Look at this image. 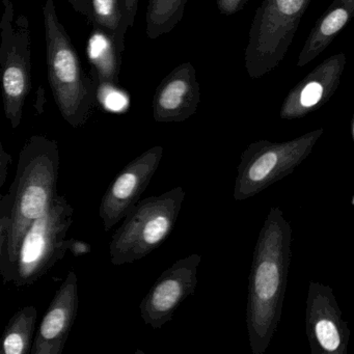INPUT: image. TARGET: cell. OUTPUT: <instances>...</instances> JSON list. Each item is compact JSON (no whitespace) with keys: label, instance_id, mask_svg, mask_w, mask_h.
Returning <instances> with one entry per match:
<instances>
[{"label":"cell","instance_id":"6","mask_svg":"<svg viewBox=\"0 0 354 354\" xmlns=\"http://www.w3.org/2000/svg\"><path fill=\"white\" fill-rule=\"evenodd\" d=\"M312 0H263L250 26L245 69L259 80L281 63Z\"/></svg>","mask_w":354,"mask_h":354},{"label":"cell","instance_id":"17","mask_svg":"<svg viewBox=\"0 0 354 354\" xmlns=\"http://www.w3.org/2000/svg\"><path fill=\"white\" fill-rule=\"evenodd\" d=\"M37 316L35 306H24L15 313L0 337V354H30Z\"/></svg>","mask_w":354,"mask_h":354},{"label":"cell","instance_id":"15","mask_svg":"<svg viewBox=\"0 0 354 354\" xmlns=\"http://www.w3.org/2000/svg\"><path fill=\"white\" fill-rule=\"evenodd\" d=\"M353 14L354 0H333L310 30L298 57L297 67H304L320 55L349 24Z\"/></svg>","mask_w":354,"mask_h":354},{"label":"cell","instance_id":"14","mask_svg":"<svg viewBox=\"0 0 354 354\" xmlns=\"http://www.w3.org/2000/svg\"><path fill=\"white\" fill-rule=\"evenodd\" d=\"M201 100L196 71L190 63L176 67L163 78L153 98V118L158 123H179L196 113Z\"/></svg>","mask_w":354,"mask_h":354},{"label":"cell","instance_id":"8","mask_svg":"<svg viewBox=\"0 0 354 354\" xmlns=\"http://www.w3.org/2000/svg\"><path fill=\"white\" fill-rule=\"evenodd\" d=\"M324 129L283 142L258 140L244 150L234 187L235 201H245L293 173L312 153Z\"/></svg>","mask_w":354,"mask_h":354},{"label":"cell","instance_id":"13","mask_svg":"<svg viewBox=\"0 0 354 354\" xmlns=\"http://www.w3.org/2000/svg\"><path fill=\"white\" fill-rule=\"evenodd\" d=\"M78 306L77 275L70 271L49 304L32 342L30 354L63 353L77 317Z\"/></svg>","mask_w":354,"mask_h":354},{"label":"cell","instance_id":"12","mask_svg":"<svg viewBox=\"0 0 354 354\" xmlns=\"http://www.w3.org/2000/svg\"><path fill=\"white\" fill-rule=\"evenodd\" d=\"M346 63L345 53H337L319 64L288 93L279 118L301 119L323 106L337 92Z\"/></svg>","mask_w":354,"mask_h":354},{"label":"cell","instance_id":"21","mask_svg":"<svg viewBox=\"0 0 354 354\" xmlns=\"http://www.w3.org/2000/svg\"><path fill=\"white\" fill-rule=\"evenodd\" d=\"M67 250L74 257H82L92 252V245L88 242L82 241V240L75 239V238H69V239H67Z\"/></svg>","mask_w":354,"mask_h":354},{"label":"cell","instance_id":"16","mask_svg":"<svg viewBox=\"0 0 354 354\" xmlns=\"http://www.w3.org/2000/svg\"><path fill=\"white\" fill-rule=\"evenodd\" d=\"M88 57L92 64L99 88H117L121 70V55L115 40L94 26L88 41Z\"/></svg>","mask_w":354,"mask_h":354},{"label":"cell","instance_id":"1","mask_svg":"<svg viewBox=\"0 0 354 354\" xmlns=\"http://www.w3.org/2000/svg\"><path fill=\"white\" fill-rule=\"evenodd\" d=\"M292 229L279 207L259 234L248 277L246 327L252 354H264L281 321L292 259Z\"/></svg>","mask_w":354,"mask_h":354},{"label":"cell","instance_id":"10","mask_svg":"<svg viewBox=\"0 0 354 354\" xmlns=\"http://www.w3.org/2000/svg\"><path fill=\"white\" fill-rule=\"evenodd\" d=\"M304 322L312 354L347 353L350 329L333 288L310 281Z\"/></svg>","mask_w":354,"mask_h":354},{"label":"cell","instance_id":"24","mask_svg":"<svg viewBox=\"0 0 354 354\" xmlns=\"http://www.w3.org/2000/svg\"><path fill=\"white\" fill-rule=\"evenodd\" d=\"M124 3H125L128 24H129V28H132L134 20H136V14H138V0H124Z\"/></svg>","mask_w":354,"mask_h":354},{"label":"cell","instance_id":"19","mask_svg":"<svg viewBox=\"0 0 354 354\" xmlns=\"http://www.w3.org/2000/svg\"><path fill=\"white\" fill-rule=\"evenodd\" d=\"M188 0H149L147 8V36L151 40L169 34L178 26Z\"/></svg>","mask_w":354,"mask_h":354},{"label":"cell","instance_id":"7","mask_svg":"<svg viewBox=\"0 0 354 354\" xmlns=\"http://www.w3.org/2000/svg\"><path fill=\"white\" fill-rule=\"evenodd\" d=\"M0 18V84L6 118L12 128L21 123L30 91L32 41L28 16L17 13L12 0H3Z\"/></svg>","mask_w":354,"mask_h":354},{"label":"cell","instance_id":"9","mask_svg":"<svg viewBox=\"0 0 354 354\" xmlns=\"http://www.w3.org/2000/svg\"><path fill=\"white\" fill-rule=\"evenodd\" d=\"M201 261V254H192L163 271L140 302V315L146 324L160 329L173 319L182 302L194 294Z\"/></svg>","mask_w":354,"mask_h":354},{"label":"cell","instance_id":"23","mask_svg":"<svg viewBox=\"0 0 354 354\" xmlns=\"http://www.w3.org/2000/svg\"><path fill=\"white\" fill-rule=\"evenodd\" d=\"M10 217L9 213L0 217V266L3 263L5 256L6 248H7L8 233H9Z\"/></svg>","mask_w":354,"mask_h":354},{"label":"cell","instance_id":"4","mask_svg":"<svg viewBox=\"0 0 354 354\" xmlns=\"http://www.w3.org/2000/svg\"><path fill=\"white\" fill-rule=\"evenodd\" d=\"M184 198L179 186L138 201L111 238V262L115 266L133 263L157 250L173 233Z\"/></svg>","mask_w":354,"mask_h":354},{"label":"cell","instance_id":"20","mask_svg":"<svg viewBox=\"0 0 354 354\" xmlns=\"http://www.w3.org/2000/svg\"><path fill=\"white\" fill-rule=\"evenodd\" d=\"M248 0H216L217 9L219 13L225 16H232L241 11Z\"/></svg>","mask_w":354,"mask_h":354},{"label":"cell","instance_id":"3","mask_svg":"<svg viewBox=\"0 0 354 354\" xmlns=\"http://www.w3.org/2000/svg\"><path fill=\"white\" fill-rule=\"evenodd\" d=\"M48 80L59 113L73 128L82 127L92 115L96 101L94 70L86 74L55 11L53 0L43 6Z\"/></svg>","mask_w":354,"mask_h":354},{"label":"cell","instance_id":"5","mask_svg":"<svg viewBox=\"0 0 354 354\" xmlns=\"http://www.w3.org/2000/svg\"><path fill=\"white\" fill-rule=\"evenodd\" d=\"M74 209L57 194L48 210L34 221L22 237L17 258L3 281L16 287L34 285L65 257Z\"/></svg>","mask_w":354,"mask_h":354},{"label":"cell","instance_id":"22","mask_svg":"<svg viewBox=\"0 0 354 354\" xmlns=\"http://www.w3.org/2000/svg\"><path fill=\"white\" fill-rule=\"evenodd\" d=\"M11 163V155L6 151L3 142L0 140V192H1L3 185H5L6 180H7L8 169H9V165Z\"/></svg>","mask_w":354,"mask_h":354},{"label":"cell","instance_id":"11","mask_svg":"<svg viewBox=\"0 0 354 354\" xmlns=\"http://www.w3.org/2000/svg\"><path fill=\"white\" fill-rule=\"evenodd\" d=\"M163 152L162 147H152L128 163L111 182L99 207L105 231L122 221L140 201L160 165Z\"/></svg>","mask_w":354,"mask_h":354},{"label":"cell","instance_id":"25","mask_svg":"<svg viewBox=\"0 0 354 354\" xmlns=\"http://www.w3.org/2000/svg\"><path fill=\"white\" fill-rule=\"evenodd\" d=\"M68 3L73 7L77 13L86 16L90 20V6H88V0H67Z\"/></svg>","mask_w":354,"mask_h":354},{"label":"cell","instance_id":"2","mask_svg":"<svg viewBox=\"0 0 354 354\" xmlns=\"http://www.w3.org/2000/svg\"><path fill=\"white\" fill-rule=\"evenodd\" d=\"M59 165V145L46 136H32L20 151L10 194L9 233L0 266L3 279L15 263L24 234L57 196Z\"/></svg>","mask_w":354,"mask_h":354},{"label":"cell","instance_id":"18","mask_svg":"<svg viewBox=\"0 0 354 354\" xmlns=\"http://www.w3.org/2000/svg\"><path fill=\"white\" fill-rule=\"evenodd\" d=\"M88 6L92 24L109 35L123 53L129 28L124 0H88Z\"/></svg>","mask_w":354,"mask_h":354}]
</instances>
